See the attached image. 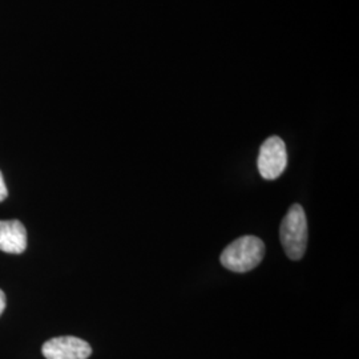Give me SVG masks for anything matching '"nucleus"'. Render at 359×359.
I'll use <instances>...</instances> for the list:
<instances>
[{
	"label": "nucleus",
	"mask_w": 359,
	"mask_h": 359,
	"mask_svg": "<svg viewBox=\"0 0 359 359\" xmlns=\"http://www.w3.org/2000/svg\"><path fill=\"white\" fill-rule=\"evenodd\" d=\"M280 238L286 256L290 259H301L308 248V219L299 204L292 206L283 217L280 228Z\"/></svg>",
	"instance_id": "2"
},
{
	"label": "nucleus",
	"mask_w": 359,
	"mask_h": 359,
	"mask_svg": "<svg viewBox=\"0 0 359 359\" xmlns=\"http://www.w3.org/2000/svg\"><path fill=\"white\" fill-rule=\"evenodd\" d=\"M265 256V244L256 236H244L228 245L222 255L221 264L224 268L246 273L257 268Z\"/></svg>",
	"instance_id": "1"
},
{
	"label": "nucleus",
	"mask_w": 359,
	"mask_h": 359,
	"mask_svg": "<svg viewBox=\"0 0 359 359\" xmlns=\"http://www.w3.org/2000/svg\"><path fill=\"white\" fill-rule=\"evenodd\" d=\"M27 249V231L18 219L0 221V250L10 255H22Z\"/></svg>",
	"instance_id": "5"
},
{
	"label": "nucleus",
	"mask_w": 359,
	"mask_h": 359,
	"mask_svg": "<svg viewBox=\"0 0 359 359\" xmlns=\"http://www.w3.org/2000/svg\"><path fill=\"white\" fill-rule=\"evenodd\" d=\"M6 309V294L3 293V290H0V316L3 314Z\"/></svg>",
	"instance_id": "7"
},
{
	"label": "nucleus",
	"mask_w": 359,
	"mask_h": 359,
	"mask_svg": "<svg viewBox=\"0 0 359 359\" xmlns=\"http://www.w3.org/2000/svg\"><path fill=\"white\" fill-rule=\"evenodd\" d=\"M47 359H88L92 354L90 344L77 337H57L41 347Z\"/></svg>",
	"instance_id": "4"
},
{
	"label": "nucleus",
	"mask_w": 359,
	"mask_h": 359,
	"mask_svg": "<svg viewBox=\"0 0 359 359\" xmlns=\"http://www.w3.org/2000/svg\"><path fill=\"white\" fill-rule=\"evenodd\" d=\"M257 167L265 180L278 179L287 167V152L283 139L271 136L261 145Z\"/></svg>",
	"instance_id": "3"
},
{
	"label": "nucleus",
	"mask_w": 359,
	"mask_h": 359,
	"mask_svg": "<svg viewBox=\"0 0 359 359\" xmlns=\"http://www.w3.org/2000/svg\"><path fill=\"white\" fill-rule=\"evenodd\" d=\"M8 196V191H7V187L4 184V179H3V175L0 172V203H3Z\"/></svg>",
	"instance_id": "6"
}]
</instances>
